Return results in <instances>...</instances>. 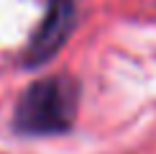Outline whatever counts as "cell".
<instances>
[{
  "mask_svg": "<svg viewBox=\"0 0 156 154\" xmlns=\"http://www.w3.org/2000/svg\"><path fill=\"white\" fill-rule=\"evenodd\" d=\"M72 26H74V0H51L46 16L28 46V62L31 64L46 62L54 51H59Z\"/></svg>",
  "mask_w": 156,
  "mask_h": 154,
  "instance_id": "obj_2",
  "label": "cell"
},
{
  "mask_svg": "<svg viewBox=\"0 0 156 154\" xmlns=\"http://www.w3.org/2000/svg\"><path fill=\"white\" fill-rule=\"evenodd\" d=\"M80 90L67 77L34 82L23 93L16 111V123L26 134H62L72 126Z\"/></svg>",
  "mask_w": 156,
  "mask_h": 154,
  "instance_id": "obj_1",
  "label": "cell"
}]
</instances>
